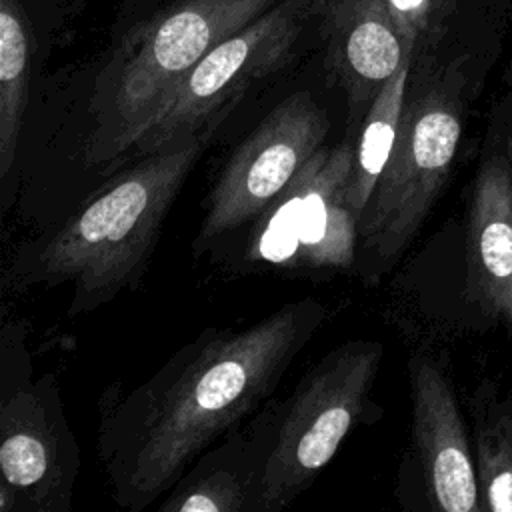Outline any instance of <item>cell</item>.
I'll list each match as a JSON object with an SVG mask.
<instances>
[{
	"label": "cell",
	"mask_w": 512,
	"mask_h": 512,
	"mask_svg": "<svg viewBox=\"0 0 512 512\" xmlns=\"http://www.w3.org/2000/svg\"><path fill=\"white\" fill-rule=\"evenodd\" d=\"M32 38L18 0H0V176L14 166L28 98Z\"/></svg>",
	"instance_id": "cell-16"
},
{
	"label": "cell",
	"mask_w": 512,
	"mask_h": 512,
	"mask_svg": "<svg viewBox=\"0 0 512 512\" xmlns=\"http://www.w3.org/2000/svg\"><path fill=\"white\" fill-rule=\"evenodd\" d=\"M324 36L328 68L348 100L354 134L382 86L414 48L404 40L386 0H326Z\"/></svg>",
	"instance_id": "cell-12"
},
{
	"label": "cell",
	"mask_w": 512,
	"mask_h": 512,
	"mask_svg": "<svg viewBox=\"0 0 512 512\" xmlns=\"http://www.w3.org/2000/svg\"><path fill=\"white\" fill-rule=\"evenodd\" d=\"M468 88L464 58H412L394 148L358 220V242L376 262H396L440 198L462 138Z\"/></svg>",
	"instance_id": "cell-4"
},
{
	"label": "cell",
	"mask_w": 512,
	"mask_h": 512,
	"mask_svg": "<svg viewBox=\"0 0 512 512\" xmlns=\"http://www.w3.org/2000/svg\"><path fill=\"white\" fill-rule=\"evenodd\" d=\"M354 140L322 146L288 188L252 222L246 260L288 270L350 268L358 222L346 206Z\"/></svg>",
	"instance_id": "cell-7"
},
{
	"label": "cell",
	"mask_w": 512,
	"mask_h": 512,
	"mask_svg": "<svg viewBox=\"0 0 512 512\" xmlns=\"http://www.w3.org/2000/svg\"><path fill=\"white\" fill-rule=\"evenodd\" d=\"M480 512H512V392L478 384L470 398Z\"/></svg>",
	"instance_id": "cell-14"
},
{
	"label": "cell",
	"mask_w": 512,
	"mask_h": 512,
	"mask_svg": "<svg viewBox=\"0 0 512 512\" xmlns=\"http://www.w3.org/2000/svg\"><path fill=\"white\" fill-rule=\"evenodd\" d=\"M324 6L326 0H282L214 46L162 98L132 150L156 152L226 118L252 82L288 62L300 34Z\"/></svg>",
	"instance_id": "cell-6"
},
{
	"label": "cell",
	"mask_w": 512,
	"mask_h": 512,
	"mask_svg": "<svg viewBox=\"0 0 512 512\" xmlns=\"http://www.w3.org/2000/svg\"><path fill=\"white\" fill-rule=\"evenodd\" d=\"M0 472L2 512L70 510L80 472V448L52 374L4 396Z\"/></svg>",
	"instance_id": "cell-9"
},
{
	"label": "cell",
	"mask_w": 512,
	"mask_h": 512,
	"mask_svg": "<svg viewBox=\"0 0 512 512\" xmlns=\"http://www.w3.org/2000/svg\"><path fill=\"white\" fill-rule=\"evenodd\" d=\"M324 322L316 298L242 330L206 328L146 382L100 406L98 454L112 498L132 512L168 492L216 438L252 418Z\"/></svg>",
	"instance_id": "cell-1"
},
{
	"label": "cell",
	"mask_w": 512,
	"mask_h": 512,
	"mask_svg": "<svg viewBox=\"0 0 512 512\" xmlns=\"http://www.w3.org/2000/svg\"><path fill=\"white\" fill-rule=\"evenodd\" d=\"M412 58H406L400 70L382 86L368 112L364 114L358 130L352 134L354 150L350 176L346 184V206L352 210L356 222L360 220L374 186L390 158L394 140L400 126V116L406 98Z\"/></svg>",
	"instance_id": "cell-15"
},
{
	"label": "cell",
	"mask_w": 512,
	"mask_h": 512,
	"mask_svg": "<svg viewBox=\"0 0 512 512\" xmlns=\"http://www.w3.org/2000/svg\"><path fill=\"white\" fill-rule=\"evenodd\" d=\"M500 146L508 158L510 174H512V90L504 102V116H502V128H500Z\"/></svg>",
	"instance_id": "cell-18"
},
{
	"label": "cell",
	"mask_w": 512,
	"mask_h": 512,
	"mask_svg": "<svg viewBox=\"0 0 512 512\" xmlns=\"http://www.w3.org/2000/svg\"><path fill=\"white\" fill-rule=\"evenodd\" d=\"M412 438L428 496L444 512H480L472 440L446 372L426 354L408 362Z\"/></svg>",
	"instance_id": "cell-10"
},
{
	"label": "cell",
	"mask_w": 512,
	"mask_h": 512,
	"mask_svg": "<svg viewBox=\"0 0 512 512\" xmlns=\"http://www.w3.org/2000/svg\"><path fill=\"white\" fill-rule=\"evenodd\" d=\"M386 4L414 56L434 52L456 8V0H386Z\"/></svg>",
	"instance_id": "cell-17"
},
{
	"label": "cell",
	"mask_w": 512,
	"mask_h": 512,
	"mask_svg": "<svg viewBox=\"0 0 512 512\" xmlns=\"http://www.w3.org/2000/svg\"><path fill=\"white\" fill-rule=\"evenodd\" d=\"M330 120L310 92L276 104L234 148L208 200L196 248L254 222L324 146Z\"/></svg>",
	"instance_id": "cell-8"
},
{
	"label": "cell",
	"mask_w": 512,
	"mask_h": 512,
	"mask_svg": "<svg viewBox=\"0 0 512 512\" xmlns=\"http://www.w3.org/2000/svg\"><path fill=\"white\" fill-rule=\"evenodd\" d=\"M222 120L142 154L134 166L112 176L34 244L22 268L26 280L48 286L70 282V314L98 308L132 288L146 272L172 202Z\"/></svg>",
	"instance_id": "cell-2"
},
{
	"label": "cell",
	"mask_w": 512,
	"mask_h": 512,
	"mask_svg": "<svg viewBox=\"0 0 512 512\" xmlns=\"http://www.w3.org/2000/svg\"><path fill=\"white\" fill-rule=\"evenodd\" d=\"M284 402L264 404L248 424L204 452L168 490L160 512H260L266 462Z\"/></svg>",
	"instance_id": "cell-13"
},
{
	"label": "cell",
	"mask_w": 512,
	"mask_h": 512,
	"mask_svg": "<svg viewBox=\"0 0 512 512\" xmlns=\"http://www.w3.org/2000/svg\"><path fill=\"white\" fill-rule=\"evenodd\" d=\"M384 358L378 340L332 348L282 404L266 462L260 512L292 504L336 456L352 428L368 418L374 380Z\"/></svg>",
	"instance_id": "cell-5"
},
{
	"label": "cell",
	"mask_w": 512,
	"mask_h": 512,
	"mask_svg": "<svg viewBox=\"0 0 512 512\" xmlns=\"http://www.w3.org/2000/svg\"><path fill=\"white\" fill-rule=\"evenodd\" d=\"M280 2L178 0L134 28L96 80L88 160L108 164L130 152L172 86L214 46Z\"/></svg>",
	"instance_id": "cell-3"
},
{
	"label": "cell",
	"mask_w": 512,
	"mask_h": 512,
	"mask_svg": "<svg viewBox=\"0 0 512 512\" xmlns=\"http://www.w3.org/2000/svg\"><path fill=\"white\" fill-rule=\"evenodd\" d=\"M466 212V298L512 334V174L496 138L486 142Z\"/></svg>",
	"instance_id": "cell-11"
}]
</instances>
